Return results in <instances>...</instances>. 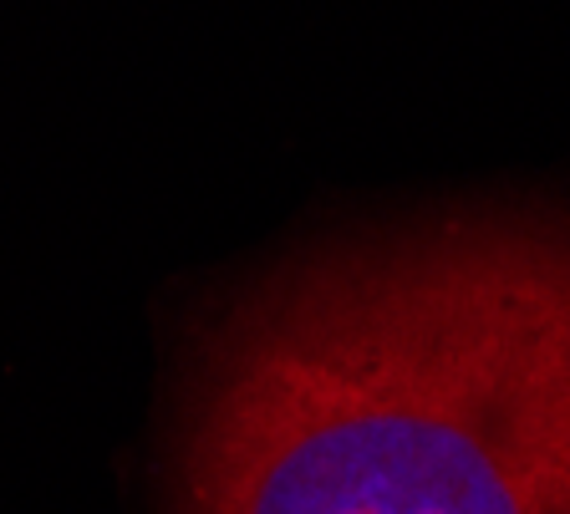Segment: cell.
Instances as JSON below:
<instances>
[{"mask_svg": "<svg viewBox=\"0 0 570 514\" xmlns=\"http://www.w3.org/2000/svg\"><path fill=\"white\" fill-rule=\"evenodd\" d=\"M174 514H570V215L326 239L189 352Z\"/></svg>", "mask_w": 570, "mask_h": 514, "instance_id": "6da1fadb", "label": "cell"}]
</instances>
